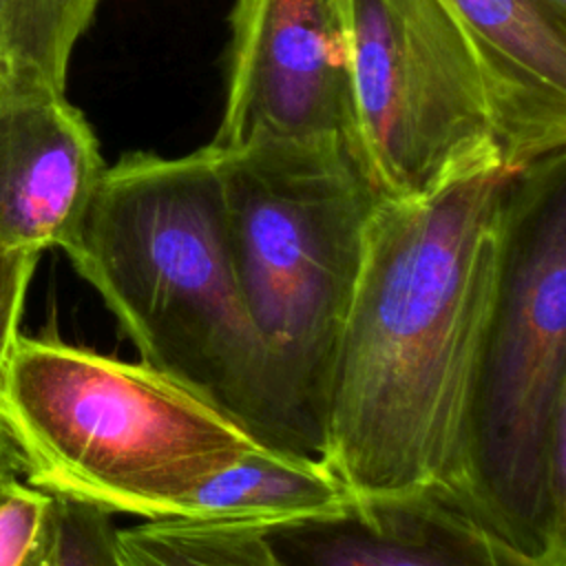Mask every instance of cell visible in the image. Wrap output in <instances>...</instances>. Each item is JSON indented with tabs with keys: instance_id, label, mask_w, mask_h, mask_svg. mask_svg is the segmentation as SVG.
I'll return each mask as SVG.
<instances>
[{
	"instance_id": "3",
	"label": "cell",
	"mask_w": 566,
	"mask_h": 566,
	"mask_svg": "<svg viewBox=\"0 0 566 566\" xmlns=\"http://www.w3.org/2000/svg\"><path fill=\"white\" fill-rule=\"evenodd\" d=\"M453 489L528 555L566 564V150L506 177L497 285Z\"/></svg>"
},
{
	"instance_id": "9",
	"label": "cell",
	"mask_w": 566,
	"mask_h": 566,
	"mask_svg": "<svg viewBox=\"0 0 566 566\" xmlns=\"http://www.w3.org/2000/svg\"><path fill=\"white\" fill-rule=\"evenodd\" d=\"M104 170L97 137L64 91H0V248L64 250Z\"/></svg>"
},
{
	"instance_id": "1",
	"label": "cell",
	"mask_w": 566,
	"mask_h": 566,
	"mask_svg": "<svg viewBox=\"0 0 566 566\" xmlns=\"http://www.w3.org/2000/svg\"><path fill=\"white\" fill-rule=\"evenodd\" d=\"M511 170L378 199L338 340L321 460L352 500L451 486Z\"/></svg>"
},
{
	"instance_id": "14",
	"label": "cell",
	"mask_w": 566,
	"mask_h": 566,
	"mask_svg": "<svg viewBox=\"0 0 566 566\" xmlns=\"http://www.w3.org/2000/svg\"><path fill=\"white\" fill-rule=\"evenodd\" d=\"M55 497L22 478L0 491V566H53Z\"/></svg>"
},
{
	"instance_id": "8",
	"label": "cell",
	"mask_w": 566,
	"mask_h": 566,
	"mask_svg": "<svg viewBox=\"0 0 566 566\" xmlns=\"http://www.w3.org/2000/svg\"><path fill=\"white\" fill-rule=\"evenodd\" d=\"M263 535L283 566H566L511 544L444 484L352 500Z\"/></svg>"
},
{
	"instance_id": "13",
	"label": "cell",
	"mask_w": 566,
	"mask_h": 566,
	"mask_svg": "<svg viewBox=\"0 0 566 566\" xmlns=\"http://www.w3.org/2000/svg\"><path fill=\"white\" fill-rule=\"evenodd\" d=\"M119 566H283L261 528L230 522L159 520L117 528Z\"/></svg>"
},
{
	"instance_id": "7",
	"label": "cell",
	"mask_w": 566,
	"mask_h": 566,
	"mask_svg": "<svg viewBox=\"0 0 566 566\" xmlns=\"http://www.w3.org/2000/svg\"><path fill=\"white\" fill-rule=\"evenodd\" d=\"M230 33L210 146L336 144L354 157L345 0H237Z\"/></svg>"
},
{
	"instance_id": "16",
	"label": "cell",
	"mask_w": 566,
	"mask_h": 566,
	"mask_svg": "<svg viewBox=\"0 0 566 566\" xmlns=\"http://www.w3.org/2000/svg\"><path fill=\"white\" fill-rule=\"evenodd\" d=\"M42 254L0 248V371L20 334L24 303Z\"/></svg>"
},
{
	"instance_id": "18",
	"label": "cell",
	"mask_w": 566,
	"mask_h": 566,
	"mask_svg": "<svg viewBox=\"0 0 566 566\" xmlns=\"http://www.w3.org/2000/svg\"><path fill=\"white\" fill-rule=\"evenodd\" d=\"M542 2L548 7V11H551L555 18H559V20L566 22V0H542Z\"/></svg>"
},
{
	"instance_id": "15",
	"label": "cell",
	"mask_w": 566,
	"mask_h": 566,
	"mask_svg": "<svg viewBox=\"0 0 566 566\" xmlns=\"http://www.w3.org/2000/svg\"><path fill=\"white\" fill-rule=\"evenodd\" d=\"M113 513L55 497L53 566H119Z\"/></svg>"
},
{
	"instance_id": "12",
	"label": "cell",
	"mask_w": 566,
	"mask_h": 566,
	"mask_svg": "<svg viewBox=\"0 0 566 566\" xmlns=\"http://www.w3.org/2000/svg\"><path fill=\"white\" fill-rule=\"evenodd\" d=\"M99 2L0 0V91H64L71 53Z\"/></svg>"
},
{
	"instance_id": "17",
	"label": "cell",
	"mask_w": 566,
	"mask_h": 566,
	"mask_svg": "<svg viewBox=\"0 0 566 566\" xmlns=\"http://www.w3.org/2000/svg\"><path fill=\"white\" fill-rule=\"evenodd\" d=\"M20 478V467H18V460H15V453H13V447L0 424V491Z\"/></svg>"
},
{
	"instance_id": "4",
	"label": "cell",
	"mask_w": 566,
	"mask_h": 566,
	"mask_svg": "<svg viewBox=\"0 0 566 566\" xmlns=\"http://www.w3.org/2000/svg\"><path fill=\"white\" fill-rule=\"evenodd\" d=\"M217 155L274 444L321 458L338 340L380 197L345 146L256 144Z\"/></svg>"
},
{
	"instance_id": "10",
	"label": "cell",
	"mask_w": 566,
	"mask_h": 566,
	"mask_svg": "<svg viewBox=\"0 0 566 566\" xmlns=\"http://www.w3.org/2000/svg\"><path fill=\"white\" fill-rule=\"evenodd\" d=\"M495 77L555 146H566V22L542 0H442Z\"/></svg>"
},
{
	"instance_id": "11",
	"label": "cell",
	"mask_w": 566,
	"mask_h": 566,
	"mask_svg": "<svg viewBox=\"0 0 566 566\" xmlns=\"http://www.w3.org/2000/svg\"><path fill=\"white\" fill-rule=\"evenodd\" d=\"M349 502V491L321 458L261 444L192 491L175 520L268 531L343 513Z\"/></svg>"
},
{
	"instance_id": "2",
	"label": "cell",
	"mask_w": 566,
	"mask_h": 566,
	"mask_svg": "<svg viewBox=\"0 0 566 566\" xmlns=\"http://www.w3.org/2000/svg\"><path fill=\"white\" fill-rule=\"evenodd\" d=\"M64 254L142 363L276 447L265 358L237 283L210 144L181 157L128 153L106 166Z\"/></svg>"
},
{
	"instance_id": "5",
	"label": "cell",
	"mask_w": 566,
	"mask_h": 566,
	"mask_svg": "<svg viewBox=\"0 0 566 566\" xmlns=\"http://www.w3.org/2000/svg\"><path fill=\"white\" fill-rule=\"evenodd\" d=\"M0 424L27 484L146 522L179 517L208 478L265 444L168 374L55 336L13 340Z\"/></svg>"
},
{
	"instance_id": "6",
	"label": "cell",
	"mask_w": 566,
	"mask_h": 566,
	"mask_svg": "<svg viewBox=\"0 0 566 566\" xmlns=\"http://www.w3.org/2000/svg\"><path fill=\"white\" fill-rule=\"evenodd\" d=\"M354 159L374 192L413 201L555 148L442 0H345Z\"/></svg>"
}]
</instances>
